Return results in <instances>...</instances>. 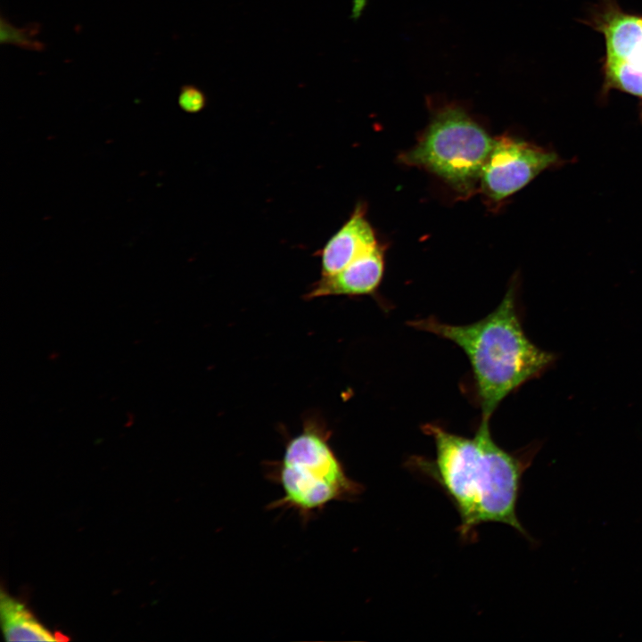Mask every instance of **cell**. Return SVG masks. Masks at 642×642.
I'll return each instance as SVG.
<instances>
[{"label": "cell", "instance_id": "3", "mask_svg": "<svg viewBox=\"0 0 642 642\" xmlns=\"http://www.w3.org/2000/svg\"><path fill=\"white\" fill-rule=\"evenodd\" d=\"M330 438L320 418L307 417L301 432L286 441L282 458L266 465V478L283 491L268 509L292 510L306 524L331 503L351 501L363 492V485L347 474Z\"/></svg>", "mask_w": 642, "mask_h": 642}, {"label": "cell", "instance_id": "1", "mask_svg": "<svg viewBox=\"0 0 642 642\" xmlns=\"http://www.w3.org/2000/svg\"><path fill=\"white\" fill-rule=\"evenodd\" d=\"M435 459L416 465L433 479L455 506L463 539L486 523H505L532 540L516 514L522 478L531 464L535 449L511 453L493 440L490 422L481 421L473 437L461 436L436 424H426Z\"/></svg>", "mask_w": 642, "mask_h": 642}, {"label": "cell", "instance_id": "4", "mask_svg": "<svg viewBox=\"0 0 642 642\" xmlns=\"http://www.w3.org/2000/svg\"><path fill=\"white\" fill-rule=\"evenodd\" d=\"M493 144L494 138L463 108L447 105L436 111L416 144L399 159L469 196L480 182Z\"/></svg>", "mask_w": 642, "mask_h": 642}, {"label": "cell", "instance_id": "5", "mask_svg": "<svg viewBox=\"0 0 642 642\" xmlns=\"http://www.w3.org/2000/svg\"><path fill=\"white\" fill-rule=\"evenodd\" d=\"M583 22L604 38L601 100L612 91L632 95L642 119V14L625 11L617 0H599Z\"/></svg>", "mask_w": 642, "mask_h": 642}, {"label": "cell", "instance_id": "10", "mask_svg": "<svg viewBox=\"0 0 642 642\" xmlns=\"http://www.w3.org/2000/svg\"><path fill=\"white\" fill-rule=\"evenodd\" d=\"M39 31L40 26L38 23L32 22L24 27H17L3 15L1 16L0 43L2 45H14L29 51H44V43L37 38Z\"/></svg>", "mask_w": 642, "mask_h": 642}, {"label": "cell", "instance_id": "7", "mask_svg": "<svg viewBox=\"0 0 642 642\" xmlns=\"http://www.w3.org/2000/svg\"><path fill=\"white\" fill-rule=\"evenodd\" d=\"M384 245L379 243L340 271L320 276L306 293L307 300L326 296H361L376 292L384 272Z\"/></svg>", "mask_w": 642, "mask_h": 642}, {"label": "cell", "instance_id": "11", "mask_svg": "<svg viewBox=\"0 0 642 642\" xmlns=\"http://www.w3.org/2000/svg\"><path fill=\"white\" fill-rule=\"evenodd\" d=\"M205 94L193 85H185L181 87L177 99L178 106L186 113H198L206 106Z\"/></svg>", "mask_w": 642, "mask_h": 642}, {"label": "cell", "instance_id": "6", "mask_svg": "<svg viewBox=\"0 0 642 642\" xmlns=\"http://www.w3.org/2000/svg\"><path fill=\"white\" fill-rule=\"evenodd\" d=\"M563 160L553 151L533 143L500 136L482 168L480 189L493 202H501L515 193L546 169Z\"/></svg>", "mask_w": 642, "mask_h": 642}, {"label": "cell", "instance_id": "8", "mask_svg": "<svg viewBox=\"0 0 642 642\" xmlns=\"http://www.w3.org/2000/svg\"><path fill=\"white\" fill-rule=\"evenodd\" d=\"M377 243L375 232L366 218V206L358 202L348 220L319 251L321 276L340 271Z\"/></svg>", "mask_w": 642, "mask_h": 642}, {"label": "cell", "instance_id": "2", "mask_svg": "<svg viewBox=\"0 0 642 642\" xmlns=\"http://www.w3.org/2000/svg\"><path fill=\"white\" fill-rule=\"evenodd\" d=\"M408 325L448 340L464 351L472 367L483 422H490L508 395L539 376L555 359L526 336L514 285L492 312L476 322L452 325L429 317Z\"/></svg>", "mask_w": 642, "mask_h": 642}, {"label": "cell", "instance_id": "9", "mask_svg": "<svg viewBox=\"0 0 642 642\" xmlns=\"http://www.w3.org/2000/svg\"><path fill=\"white\" fill-rule=\"evenodd\" d=\"M0 613L3 632L8 641L56 640L25 605L4 592H1Z\"/></svg>", "mask_w": 642, "mask_h": 642}]
</instances>
